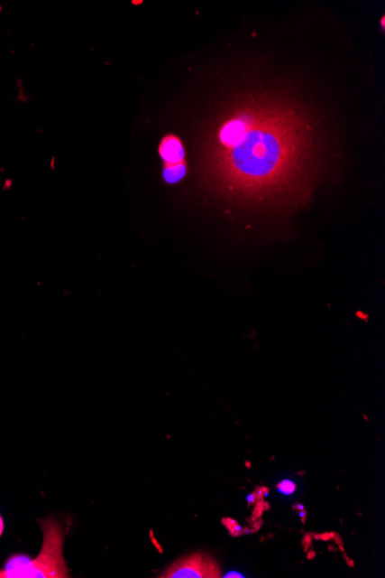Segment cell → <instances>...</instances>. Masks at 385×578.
Masks as SVG:
<instances>
[{"label":"cell","mask_w":385,"mask_h":578,"mask_svg":"<svg viewBox=\"0 0 385 578\" xmlns=\"http://www.w3.org/2000/svg\"><path fill=\"white\" fill-rule=\"evenodd\" d=\"M44 540L39 556L15 555L7 559L0 578H68V564L65 563L63 547L65 530L57 519L44 518L39 521Z\"/></svg>","instance_id":"1"},{"label":"cell","mask_w":385,"mask_h":578,"mask_svg":"<svg viewBox=\"0 0 385 578\" xmlns=\"http://www.w3.org/2000/svg\"><path fill=\"white\" fill-rule=\"evenodd\" d=\"M160 577L164 578H216L221 577L218 565L204 553L188 556L170 565Z\"/></svg>","instance_id":"2"},{"label":"cell","mask_w":385,"mask_h":578,"mask_svg":"<svg viewBox=\"0 0 385 578\" xmlns=\"http://www.w3.org/2000/svg\"><path fill=\"white\" fill-rule=\"evenodd\" d=\"M160 155L165 165L179 164L185 162V149L181 140L175 135L165 136L160 145Z\"/></svg>","instance_id":"3"},{"label":"cell","mask_w":385,"mask_h":578,"mask_svg":"<svg viewBox=\"0 0 385 578\" xmlns=\"http://www.w3.org/2000/svg\"><path fill=\"white\" fill-rule=\"evenodd\" d=\"M186 173H188V165H186V162H181L179 164L165 165L163 177L168 184H177L184 180Z\"/></svg>","instance_id":"4"},{"label":"cell","mask_w":385,"mask_h":578,"mask_svg":"<svg viewBox=\"0 0 385 578\" xmlns=\"http://www.w3.org/2000/svg\"><path fill=\"white\" fill-rule=\"evenodd\" d=\"M279 489L281 493L292 494L296 490V485L291 480L281 481Z\"/></svg>","instance_id":"5"},{"label":"cell","mask_w":385,"mask_h":578,"mask_svg":"<svg viewBox=\"0 0 385 578\" xmlns=\"http://www.w3.org/2000/svg\"><path fill=\"white\" fill-rule=\"evenodd\" d=\"M4 521H3V517L2 515H0V537H2L3 536V532H4Z\"/></svg>","instance_id":"6"},{"label":"cell","mask_w":385,"mask_h":578,"mask_svg":"<svg viewBox=\"0 0 385 578\" xmlns=\"http://www.w3.org/2000/svg\"><path fill=\"white\" fill-rule=\"evenodd\" d=\"M227 577H242V575H239V573H229V576Z\"/></svg>","instance_id":"7"}]
</instances>
